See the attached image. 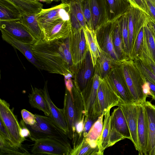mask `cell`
<instances>
[{"instance_id": "obj_30", "label": "cell", "mask_w": 155, "mask_h": 155, "mask_svg": "<svg viewBox=\"0 0 155 155\" xmlns=\"http://www.w3.org/2000/svg\"><path fill=\"white\" fill-rule=\"evenodd\" d=\"M28 95L29 103L32 107L43 112L45 116L49 117L50 113L48 106L42 89L33 87Z\"/></svg>"}, {"instance_id": "obj_28", "label": "cell", "mask_w": 155, "mask_h": 155, "mask_svg": "<svg viewBox=\"0 0 155 155\" xmlns=\"http://www.w3.org/2000/svg\"><path fill=\"white\" fill-rule=\"evenodd\" d=\"M71 155H100L99 147L82 135L73 144Z\"/></svg>"}, {"instance_id": "obj_9", "label": "cell", "mask_w": 155, "mask_h": 155, "mask_svg": "<svg viewBox=\"0 0 155 155\" xmlns=\"http://www.w3.org/2000/svg\"><path fill=\"white\" fill-rule=\"evenodd\" d=\"M118 18L107 21L95 30L97 40L101 50L117 62L120 61L114 49L113 39L114 30Z\"/></svg>"}, {"instance_id": "obj_26", "label": "cell", "mask_w": 155, "mask_h": 155, "mask_svg": "<svg viewBox=\"0 0 155 155\" xmlns=\"http://www.w3.org/2000/svg\"><path fill=\"white\" fill-rule=\"evenodd\" d=\"M20 20L36 40H44V32L37 20L36 14L22 16Z\"/></svg>"}, {"instance_id": "obj_41", "label": "cell", "mask_w": 155, "mask_h": 155, "mask_svg": "<svg viewBox=\"0 0 155 155\" xmlns=\"http://www.w3.org/2000/svg\"><path fill=\"white\" fill-rule=\"evenodd\" d=\"M144 25L141 28L135 40L130 59L134 60L138 57L144 41Z\"/></svg>"}, {"instance_id": "obj_32", "label": "cell", "mask_w": 155, "mask_h": 155, "mask_svg": "<svg viewBox=\"0 0 155 155\" xmlns=\"http://www.w3.org/2000/svg\"><path fill=\"white\" fill-rule=\"evenodd\" d=\"M119 62L115 61L107 53L102 51L94 67L101 78L103 79L108 76L114 64Z\"/></svg>"}, {"instance_id": "obj_50", "label": "cell", "mask_w": 155, "mask_h": 155, "mask_svg": "<svg viewBox=\"0 0 155 155\" xmlns=\"http://www.w3.org/2000/svg\"><path fill=\"white\" fill-rule=\"evenodd\" d=\"M147 25L155 38V22L149 18Z\"/></svg>"}, {"instance_id": "obj_34", "label": "cell", "mask_w": 155, "mask_h": 155, "mask_svg": "<svg viewBox=\"0 0 155 155\" xmlns=\"http://www.w3.org/2000/svg\"><path fill=\"white\" fill-rule=\"evenodd\" d=\"M31 154L22 144L19 146L15 145L0 135V155Z\"/></svg>"}, {"instance_id": "obj_24", "label": "cell", "mask_w": 155, "mask_h": 155, "mask_svg": "<svg viewBox=\"0 0 155 155\" xmlns=\"http://www.w3.org/2000/svg\"><path fill=\"white\" fill-rule=\"evenodd\" d=\"M68 4L71 29L85 28L87 25L83 11L81 0H73Z\"/></svg>"}, {"instance_id": "obj_39", "label": "cell", "mask_w": 155, "mask_h": 155, "mask_svg": "<svg viewBox=\"0 0 155 155\" xmlns=\"http://www.w3.org/2000/svg\"><path fill=\"white\" fill-rule=\"evenodd\" d=\"M138 58L155 75V61L150 54L144 37L143 42Z\"/></svg>"}, {"instance_id": "obj_22", "label": "cell", "mask_w": 155, "mask_h": 155, "mask_svg": "<svg viewBox=\"0 0 155 155\" xmlns=\"http://www.w3.org/2000/svg\"><path fill=\"white\" fill-rule=\"evenodd\" d=\"M143 105L148 122V155H155V106L148 101Z\"/></svg>"}, {"instance_id": "obj_35", "label": "cell", "mask_w": 155, "mask_h": 155, "mask_svg": "<svg viewBox=\"0 0 155 155\" xmlns=\"http://www.w3.org/2000/svg\"><path fill=\"white\" fill-rule=\"evenodd\" d=\"M140 12L141 11L137 8L132 6L128 11L129 59L134 45L135 24Z\"/></svg>"}, {"instance_id": "obj_48", "label": "cell", "mask_w": 155, "mask_h": 155, "mask_svg": "<svg viewBox=\"0 0 155 155\" xmlns=\"http://www.w3.org/2000/svg\"><path fill=\"white\" fill-rule=\"evenodd\" d=\"M95 121L91 119H88L84 122V127L82 132V135L84 137L87 136L91 127Z\"/></svg>"}, {"instance_id": "obj_40", "label": "cell", "mask_w": 155, "mask_h": 155, "mask_svg": "<svg viewBox=\"0 0 155 155\" xmlns=\"http://www.w3.org/2000/svg\"><path fill=\"white\" fill-rule=\"evenodd\" d=\"M149 20L144 24V38L150 54L155 61V39L147 25Z\"/></svg>"}, {"instance_id": "obj_16", "label": "cell", "mask_w": 155, "mask_h": 155, "mask_svg": "<svg viewBox=\"0 0 155 155\" xmlns=\"http://www.w3.org/2000/svg\"><path fill=\"white\" fill-rule=\"evenodd\" d=\"M137 135L139 155H148V122L143 104H138Z\"/></svg>"}, {"instance_id": "obj_20", "label": "cell", "mask_w": 155, "mask_h": 155, "mask_svg": "<svg viewBox=\"0 0 155 155\" xmlns=\"http://www.w3.org/2000/svg\"><path fill=\"white\" fill-rule=\"evenodd\" d=\"M94 67L90 51L87 50L85 58L78 72L73 77L81 91L85 87L94 73Z\"/></svg>"}, {"instance_id": "obj_33", "label": "cell", "mask_w": 155, "mask_h": 155, "mask_svg": "<svg viewBox=\"0 0 155 155\" xmlns=\"http://www.w3.org/2000/svg\"><path fill=\"white\" fill-rule=\"evenodd\" d=\"M21 14L13 4L7 0H0V21L20 19Z\"/></svg>"}, {"instance_id": "obj_17", "label": "cell", "mask_w": 155, "mask_h": 155, "mask_svg": "<svg viewBox=\"0 0 155 155\" xmlns=\"http://www.w3.org/2000/svg\"><path fill=\"white\" fill-rule=\"evenodd\" d=\"M42 90L49 110L50 115L49 117L67 136L68 127L63 109L58 108L51 101L48 90L47 81H45L44 87Z\"/></svg>"}, {"instance_id": "obj_6", "label": "cell", "mask_w": 155, "mask_h": 155, "mask_svg": "<svg viewBox=\"0 0 155 155\" xmlns=\"http://www.w3.org/2000/svg\"><path fill=\"white\" fill-rule=\"evenodd\" d=\"M69 38L74 75L80 69L87 51L83 28L71 29Z\"/></svg>"}, {"instance_id": "obj_10", "label": "cell", "mask_w": 155, "mask_h": 155, "mask_svg": "<svg viewBox=\"0 0 155 155\" xmlns=\"http://www.w3.org/2000/svg\"><path fill=\"white\" fill-rule=\"evenodd\" d=\"M72 149L57 140L46 138L35 140L31 151L33 155H71Z\"/></svg>"}, {"instance_id": "obj_53", "label": "cell", "mask_w": 155, "mask_h": 155, "mask_svg": "<svg viewBox=\"0 0 155 155\" xmlns=\"http://www.w3.org/2000/svg\"><path fill=\"white\" fill-rule=\"evenodd\" d=\"M28 1H33V2H36V1H39V0H26Z\"/></svg>"}, {"instance_id": "obj_37", "label": "cell", "mask_w": 155, "mask_h": 155, "mask_svg": "<svg viewBox=\"0 0 155 155\" xmlns=\"http://www.w3.org/2000/svg\"><path fill=\"white\" fill-rule=\"evenodd\" d=\"M128 19V13L127 11L118 19V23L122 39L124 49L129 59Z\"/></svg>"}, {"instance_id": "obj_4", "label": "cell", "mask_w": 155, "mask_h": 155, "mask_svg": "<svg viewBox=\"0 0 155 155\" xmlns=\"http://www.w3.org/2000/svg\"><path fill=\"white\" fill-rule=\"evenodd\" d=\"M121 101L107 77L102 79L99 86L95 104L94 117H98L109 109L118 106Z\"/></svg>"}, {"instance_id": "obj_46", "label": "cell", "mask_w": 155, "mask_h": 155, "mask_svg": "<svg viewBox=\"0 0 155 155\" xmlns=\"http://www.w3.org/2000/svg\"><path fill=\"white\" fill-rule=\"evenodd\" d=\"M0 135L2 136L7 140L16 145L19 146L22 144H19L11 137L7 131L3 123L0 120Z\"/></svg>"}, {"instance_id": "obj_27", "label": "cell", "mask_w": 155, "mask_h": 155, "mask_svg": "<svg viewBox=\"0 0 155 155\" xmlns=\"http://www.w3.org/2000/svg\"><path fill=\"white\" fill-rule=\"evenodd\" d=\"M111 122L117 130L125 138L131 140L130 130L125 117L120 106L114 109L111 115Z\"/></svg>"}, {"instance_id": "obj_47", "label": "cell", "mask_w": 155, "mask_h": 155, "mask_svg": "<svg viewBox=\"0 0 155 155\" xmlns=\"http://www.w3.org/2000/svg\"><path fill=\"white\" fill-rule=\"evenodd\" d=\"M150 18L155 22V0H146Z\"/></svg>"}, {"instance_id": "obj_51", "label": "cell", "mask_w": 155, "mask_h": 155, "mask_svg": "<svg viewBox=\"0 0 155 155\" xmlns=\"http://www.w3.org/2000/svg\"><path fill=\"white\" fill-rule=\"evenodd\" d=\"M61 0H39V2L41 1L44 2L47 4H50L54 1L58 2Z\"/></svg>"}, {"instance_id": "obj_29", "label": "cell", "mask_w": 155, "mask_h": 155, "mask_svg": "<svg viewBox=\"0 0 155 155\" xmlns=\"http://www.w3.org/2000/svg\"><path fill=\"white\" fill-rule=\"evenodd\" d=\"M83 29L87 49L90 52L93 63L95 67L97 59L100 57L102 50L98 44L95 31L90 29L87 26Z\"/></svg>"}, {"instance_id": "obj_43", "label": "cell", "mask_w": 155, "mask_h": 155, "mask_svg": "<svg viewBox=\"0 0 155 155\" xmlns=\"http://www.w3.org/2000/svg\"><path fill=\"white\" fill-rule=\"evenodd\" d=\"M82 9L84 16L88 27L93 30L91 13L89 0H81Z\"/></svg>"}, {"instance_id": "obj_49", "label": "cell", "mask_w": 155, "mask_h": 155, "mask_svg": "<svg viewBox=\"0 0 155 155\" xmlns=\"http://www.w3.org/2000/svg\"><path fill=\"white\" fill-rule=\"evenodd\" d=\"M144 78L149 86L150 95L153 99L155 100V84L147 78Z\"/></svg>"}, {"instance_id": "obj_11", "label": "cell", "mask_w": 155, "mask_h": 155, "mask_svg": "<svg viewBox=\"0 0 155 155\" xmlns=\"http://www.w3.org/2000/svg\"><path fill=\"white\" fill-rule=\"evenodd\" d=\"M110 110H107L104 114L103 129L99 144L100 155L104 154L106 149L124 139V137L111 124Z\"/></svg>"}, {"instance_id": "obj_19", "label": "cell", "mask_w": 155, "mask_h": 155, "mask_svg": "<svg viewBox=\"0 0 155 155\" xmlns=\"http://www.w3.org/2000/svg\"><path fill=\"white\" fill-rule=\"evenodd\" d=\"M71 92L76 112V134H82L85 117L84 106L81 91L75 80H73Z\"/></svg>"}, {"instance_id": "obj_7", "label": "cell", "mask_w": 155, "mask_h": 155, "mask_svg": "<svg viewBox=\"0 0 155 155\" xmlns=\"http://www.w3.org/2000/svg\"><path fill=\"white\" fill-rule=\"evenodd\" d=\"M102 79L94 67V74L85 87L81 91L84 103L85 117L84 122L88 119L96 121L94 110L97 90Z\"/></svg>"}, {"instance_id": "obj_52", "label": "cell", "mask_w": 155, "mask_h": 155, "mask_svg": "<svg viewBox=\"0 0 155 155\" xmlns=\"http://www.w3.org/2000/svg\"><path fill=\"white\" fill-rule=\"evenodd\" d=\"M73 0H61V1L62 3H69L71 1Z\"/></svg>"}, {"instance_id": "obj_8", "label": "cell", "mask_w": 155, "mask_h": 155, "mask_svg": "<svg viewBox=\"0 0 155 155\" xmlns=\"http://www.w3.org/2000/svg\"><path fill=\"white\" fill-rule=\"evenodd\" d=\"M10 104L4 100L0 99V120L12 137L19 144H21L25 138L21 135V127L17 117L11 109Z\"/></svg>"}, {"instance_id": "obj_5", "label": "cell", "mask_w": 155, "mask_h": 155, "mask_svg": "<svg viewBox=\"0 0 155 155\" xmlns=\"http://www.w3.org/2000/svg\"><path fill=\"white\" fill-rule=\"evenodd\" d=\"M68 3H61L51 8L43 9L36 14L37 20L44 32L57 22L70 20Z\"/></svg>"}, {"instance_id": "obj_42", "label": "cell", "mask_w": 155, "mask_h": 155, "mask_svg": "<svg viewBox=\"0 0 155 155\" xmlns=\"http://www.w3.org/2000/svg\"><path fill=\"white\" fill-rule=\"evenodd\" d=\"M133 61L142 74L155 84V75L143 64L139 59L137 58Z\"/></svg>"}, {"instance_id": "obj_14", "label": "cell", "mask_w": 155, "mask_h": 155, "mask_svg": "<svg viewBox=\"0 0 155 155\" xmlns=\"http://www.w3.org/2000/svg\"><path fill=\"white\" fill-rule=\"evenodd\" d=\"M118 106L121 107L126 119L131 137V140L136 150L138 151L137 126L138 104L125 103L121 101Z\"/></svg>"}, {"instance_id": "obj_1", "label": "cell", "mask_w": 155, "mask_h": 155, "mask_svg": "<svg viewBox=\"0 0 155 155\" xmlns=\"http://www.w3.org/2000/svg\"><path fill=\"white\" fill-rule=\"evenodd\" d=\"M32 52L43 70L64 77H73L74 71L69 38L47 42L36 40L31 45Z\"/></svg>"}, {"instance_id": "obj_15", "label": "cell", "mask_w": 155, "mask_h": 155, "mask_svg": "<svg viewBox=\"0 0 155 155\" xmlns=\"http://www.w3.org/2000/svg\"><path fill=\"white\" fill-rule=\"evenodd\" d=\"M0 28L23 42L32 44L36 41L20 19L0 21Z\"/></svg>"}, {"instance_id": "obj_3", "label": "cell", "mask_w": 155, "mask_h": 155, "mask_svg": "<svg viewBox=\"0 0 155 155\" xmlns=\"http://www.w3.org/2000/svg\"><path fill=\"white\" fill-rule=\"evenodd\" d=\"M36 122L33 125L25 124L30 132L29 138L32 141L51 138L57 140L71 147L68 136L48 116L35 114Z\"/></svg>"}, {"instance_id": "obj_54", "label": "cell", "mask_w": 155, "mask_h": 155, "mask_svg": "<svg viewBox=\"0 0 155 155\" xmlns=\"http://www.w3.org/2000/svg\"></svg>"}, {"instance_id": "obj_23", "label": "cell", "mask_w": 155, "mask_h": 155, "mask_svg": "<svg viewBox=\"0 0 155 155\" xmlns=\"http://www.w3.org/2000/svg\"><path fill=\"white\" fill-rule=\"evenodd\" d=\"M108 20L119 18L131 6L128 0H104Z\"/></svg>"}, {"instance_id": "obj_44", "label": "cell", "mask_w": 155, "mask_h": 155, "mask_svg": "<svg viewBox=\"0 0 155 155\" xmlns=\"http://www.w3.org/2000/svg\"><path fill=\"white\" fill-rule=\"evenodd\" d=\"M22 120L25 124L29 125H33L36 122V117L33 114L25 109L21 111Z\"/></svg>"}, {"instance_id": "obj_36", "label": "cell", "mask_w": 155, "mask_h": 155, "mask_svg": "<svg viewBox=\"0 0 155 155\" xmlns=\"http://www.w3.org/2000/svg\"><path fill=\"white\" fill-rule=\"evenodd\" d=\"M113 41L114 49L119 61H123L129 59L124 49L123 40L118 23V19L114 31Z\"/></svg>"}, {"instance_id": "obj_45", "label": "cell", "mask_w": 155, "mask_h": 155, "mask_svg": "<svg viewBox=\"0 0 155 155\" xmlns=\"http://www.w3.org/2000/svg\"><path fill=\"white\" fill-rule=\"evenodd\" d=\"M132 7L136 8L150 18L149 11L146 0H132Z\"/></svg>"}, {"instance_id": "obj_21", "label": "cell", "mask_w": 155, "mask_h": 155, "mask_svg": "<svg viewBox=\"0 0 155 155\" xmlns=\"http://www.w3.org/2000/svg\"><path fill=\"white\" fill-rule=\"evenodd\" d=\"M71 30L70 20L60 21L45 31L44 40L48 42L67 38L69 37Z\"/></svg>"}, {"instance_id": "obj_25", "label": "cell", "mask_w": 155, "mask_h": 155, "mask_svg": "<svg viewBox=\"0 0 155 155\" xmlns=\"http://www.w3.org/2000/svg\"><path fill=\"white\" fill-rule=\"evenodd\" d=\"M91 13L93 29L95 31L108 21L104 0H89Z\"/></svg>"}, {"instance_id": "obj_18", "label": "cell", "mask_w": 155, "mask_h": 155, "mask_svg": "<svg viewBox=\"0 0 155 155\" xmlns=\"http://www.w3.org/2000/svg\"><path fill=\"white\" fill-rule=\"evenodd\" d=\"M2 39L14 48L19 50L27 59L39 70H43L41 64L35 58L31 50V44L22 42L13 37L3 29L0 28Z\"/></svg>"}, {"instance_id": "obj_12", "label": "cell", "mask_w": 155, "mask_h": 155, "mask_svg": "<svg viewBox=\"0 0 155 155\" xmlns=\"http://www.w3.org/2000/svg\"><path fill=\"white\" fill-rule=\"evenodd\" d=\"M120 62L114 64L106 77L121 101L125 103H134L119 66Z\"/></svg>"}, {"instance_id": "obj_2", "label": "cell", "mask_w": 155, "mask_h": 155, "mask_svg": "<svg viewBox=\"0 0 155 155\" xmlns=\"http://www.w3.org/2000/svg\"><path fill=\"white\" fill-rule=\"evenodd\" d=\"M125 80L134 103L143 104L147 97L143 91L145 78L136 67L133 60L128 59L119 63Z\"/></svg>"}, {"instance_id": "obj_13", "label": "cell", "mask_w": 155, "mask_h": 155, "mask_svg": "<svg viewBox=\"0 0 155 155\" xmlns=\"http://www.w3.org/2000/svg\"><path fill=\"white\" fill-rule=\"evenodd\" d=\"M72 87H65L63 110L68 127L67 136L73 140L76 136V114L71 92Z\"/></svg>"}, {"instance_id": "obj_38", "label": "cell", "mask_w": 155, "mask_h": 155, "mask_svg": "<svg viewBox=\"0 0 155 155\" xmlns=\"http://www.w3.org/2000/svg\"><path fill=\"white\" fill-rule=\"evenodd\" d=\"M104 114V113H103L98 117L85 137L90 141L97 143L98 146L100 138L103 129V119Z\"/></svg>"}, {"instance_id": "obj_31", "label": "cell", "mask_w": 155, "mask_h": 155, "mask_svg": "<svg viewBox=\"0 0 155 155\" xmlns=\"http://www.w3.org/2000/svg\"><path fill=\"white\" fill-rule=\"evenodd\" d=\"M7 0L17 8L21 16L37 14L43 8V5L39 1L33 2L26 0Z\"/></svg>"}]
</instances>
